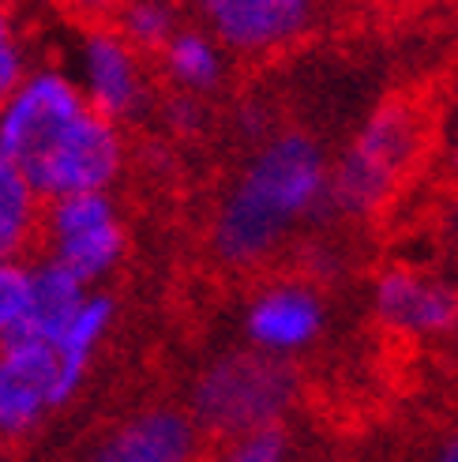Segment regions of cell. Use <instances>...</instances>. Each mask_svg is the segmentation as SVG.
I'll use <instances>...</instances> for the list:
<instances>
[{
  "mask_svg": "<svg viewBox=\"0 0 458 462\" xmlns=\"http://www.w3.org/2000/svg\"><path fill=\"white\" fill-rule=\"evenodd\" d=\"M331 189V158L301 128L270 132L225 184L211 218V252L229 271H252L319 218Z\"/></svg>",
  "mask_w": 458,
  "mask_h": 462,
  "instance_id": "cell-1",
  "label": "cell"
},
{
  "mask_svg": "<svg viewBox=\"0 0 458 462\" xmlns=\"http://www.w3.org/2000/svg\"><path fill=\"white\" fill-rule=\"evenodd\" d=\"M297 395H301V376L293 361L267 357L244 346V350L218 354L199 368L185 410L203 436L225 444L244 432L282 425Z\"/></svg>",
  "mask_w": 458,
  "mask_h": 462,
  "instance_id": "cell-2",
  "label": "cell"
},
{
  "mask_svg": "<svg viewBox=\"0 0 458 462\" xmlns=\"http://www.w3.org/2000/svg\"><path fill=\"white\" fill-rule=\"evenodd\" d=\"M425 147V117L414 102H383L331 162L327 207L342 218H369L391 199Z\"/></svg>",
  "mask_w": 458,
  "mask_h": 462,
  "instance_id": "cell-3",
  "label": "cell"
},
{
  "mask_svg": "<svg viewBox=\"0 0 458 462\" xmlns=\"http://www.w3.org/2000/svg\"><path fill=\"white\" fill-rule=\"evenodd\" d=\"M38 245L45 260L76 274L87 290H98L124 263L128 229L113 192H83L45 203Z\"/></svg>",
  "mask_w": 458,
  "mask_h": 462,
  "instance_id": "cell-4",
  "label": "cell"
},
{
  "mask_svg": "<svg viewBox=\"0 0 458 462\" xmlns=\"http://www.w3.org/2000/svg\"><path fill=\"white\" fill-rule=\"evenodd\" d=\"M128 166V143L121 125L87 109L60 140L27 170L34 192L50 203L83 192H113Z\"/></svg>",
  "mask_w": 458,
  "mask_h": 462,
  "instance_id": "cell-5",
  "label": "cell"
},
{
  "mask_svg": "<svg viewBox=\"0 0 458 462\" xmlns=\"http://www.w3.org/2000/svg\"><path fill=\"white\" fill-rule=\"evenodd\" d=\"M90 106L64 68H31L0 102V151L27 173Z\"/></svg>",
  "mask_w": 458,
  "mask_h": 462,
  "instance_id": "cell-6",
  "label": "cell"
},
{
  "mask_svg": "<svg viewBox=\"0 0 458 462\" xmlns=\"http://www.w3.org/2000/svg\"><path fill=\"white\" fill-rule=\"evenodd\" d=\"M68 76L76 79L79 95L90 109L121 128L132 121H143L158 102L143 53H135L109 27H90L79 34L76 53H72V72Z\"/></svg>",
  "mask_w": 458,
  "mask_h": 462,
  "instance_id": "cell-7",
  "label": "cell"
},
{
  "mask_svg": "<svg viewBox=\"0 0 458 462\" xmlns=\"http://www.w3.org/2000/svg\"><path fill=\"white\" fill-rule=\"evenodd\" d=\"M60 406L53 346L23 335L8 338L0 346V440H27Z\"/></svg>",
  "mask_w": 458,
  "mask_h": 462,
  "instance_id": "cell-8",
  "label": "cell"
},
{
  "mask_svg": "<svg viewBox=\"0 0 458 462\" xmlns=\"http://www.w3.org/2000/svg\"><path fill=\"white\" fill-rule=\"evenodd\" d=\"M244 342L267 357H297L319 342L327 328V305L308 282H267L244 305Z\"/></svg>",
  "mask_w": 458,
  "mask_h": 462,
  "instance_id": "cell-9",
  "label": "cell"
},
{
  "mask_svg": "<svg viewBox=\"0 0 458 462\" xmlns=\"http://www.w3.org/2000/svg\"><path fill=\"white\" fill-rule=\"evenodd\" d=\"M203 432L180 406H147L117 421L83 462H199Z\"/></svg>",
  "mask_w": 458,
  "mask_h": 462,
  "instance_id": "cell-10",
  "label": "cell"
},
{
  "mask_svg": "<svg viewBox=\"0 0 458 462\" xmlns=\"http://www.w3.org/2000/svg\"><path fill=\"white\" fill-rule=\"evenodd\" d=\"M372 316L395 335L444 338L458 331V290L428 274L391 267L372 282Z\"/></svg>",
  "mask_w": 458,
  "mask_h": 462,
  "instance_id": "cell-11",
  "label": "cell"
},
{
  "mask_svg": "<svg viewBox=\"0 0 458 462\" xmlns=\"http://www.w3.org/2000/svg\"><path fill=\"white\" fill-rule=\"evenodd\" d=\"M199 27L207 31L225 53L267 57L279 45L293 42L279 0H192Z\"/></svg>",
  "mask_w": 458,
  "mask_h": 462,
  "instance_id": "cell-12",
  "label": "cell"
},
{
  "mask_svg": "<svg viewBox=\"0 0 458 462\" xmlns=\"http://www.w3.org/2000/svg\"><path fill=\"white\" fill-rule=\"evenodd\" d=\"M117 319V301L102 290H90L83 309L76 312V319L68 323V331L53 342V354H57V380H60V402L68 406L72 402L87 376H90V365H95L102 342Z\"/></svg>",
  "mask_w": 458,
  "mask_h": 462,
  "instance_id": "cell-13",
  "label": "cell"
},
{
  "mask_svg": "<svg viewBox=\"0 0 458 462\" xmlns=\"http://www.w3.org/2000/svg\"><path fill=\"white\" fill-rule=\"evenodd\" d=\"M87 293L90 290L76 274H68L60 263L41 256L38 263H31V290H27V309H23L19 335L53 346L68 331V323L76 319V312L83 309Z\"/></svg>",
  "mask_w": 458,
  "mask_h": 462,
  "instance_id": "cell-14",
  "label": "cell"
},
{
  "mask_svg": "<svg viewBox=\"0 0 458 462\" xmlns=\"http://www.w3.org/2000/svg\"><path fill=\"white\" fill-rule=\"evenodd\" d=\"M158 60H162V79L169 83V90L196 98L222 90L229 76V53L203 27H180L158 53Z\"/></svg>",
  "mask_w": 458,
  "mask_h": 462,
  "instance_id": "cell-15",
  "label": "cell"
},
{
  "mask_svg": "<svg viewBox=\"0 0 458 462\" xmlns=\"http://www.w3.org/2000/svg\"><path fill=\"white\" fill-rule=\"evenodd\" d=\"M45 199L31 177L0 151V263H27V252L41 241Z\"/></svg>",
  "mask_w": 458,
  "mask_h": 462,
  "instance_id": "cell-16",
  "label": "cell"
},
{
  "mask_svg": "<svg viewBox=\"0 0 458 462\" xmlns=\"http://www.w3.org/2000/svg\"><path fill=\"white\" fill-rule=\"evenodd\" d=\"M180 27L185 19L177 0H121L117 5V34L143 57L162 53Z\"/></svg>",
  "mask_w": 458,
  "mask_h": 462,
  "instance_id": "cell-17",
  "label": "cell"
},
{
  "mask_svg": "<svg viewBox=\"0 0 458 462\" xmlns=\"http://www.w3.org/2000/svg\"><path fill=\"white\" fill-rule=\"evenodd\" d=\"M215 462H289V436L282 425L244 432L237 440H225Z\"/></svg>",
  "mask_w": 458,
  "mask_h": 462,
  "instance_id": "cell-18",
  "label": "cell"
},
{
  "mask_svg": "<svg viewBox=\"0 0 458 462\" xmlns=\"http://www.w3.org/2000/svg\"><path fill=\"white\" fill-rule=\"evenodd\" d=\"M31 290V263H0V346L19 335Z\"/></svg>",
  "mask_w": 458,
  "mask_h": 462,
  "instance_id": "cell-19",
  "label": "cell"
},
{
  "mask_svg": "<svg viewBox=\"0 0 458 462\" xmlns=\"http://www.w3.org/2000/svg\"><path fill=\"white\" fill-rule=\"evenodd\" d=\"M154 109H158L162 128H169L173 135H185V140H192V135H199L203 128H207V102L196 98V95L169 90L162 102H154Z\"/></svg>",
  "mask_w": 458,
  "mask_h": 462,
  "instance_id": "cell-20",
  "label": "cell"
},
{
  "mask_svg": "<svg viewBox=\"0 0 458 462\" xmlns=\"http://www.w3.org/2000/svg\"><path fill=\"white\" fill-rule=\"evenodd\" d=\"M27 72H31V68H27V50H23V42L15 38L8 45H0V102L12 95Z\"/></svg>",
  "mask_w": 458,
  "mask_h": 462,
  "instance_id": "cell-21",
  "label": "cell"
},
{
  "mask_svg": "<svg viewBox=\"0 0 458 462\" xmlns=\"http://www.w3.org/2000/svg\"><path fill=\"white\" fill-rule=\"evenodd\" d=\"M319 5H324V0H279L282 19H286V27H289L293 38H301L312 27V23H316Z\"/></svg>",
  "mask_w": 458,
  "mask_h": 462,
  "instance_id": "cell-22",
  "label": "cell"
},
{
  "mask_svg": "<svg viewBox=\"0 0 458 462\" xmlns=\"http://www.w3.org/2000/svg\"><path fill=\"white\" fill-rule=\"evenodd\" d=\"M432 462H458V432H451L447 440L432 451Z\"/></svg>",
  "mask_w": 458,
  "mask_h": 462,
  "instance_id": "cell-23",
  "label": "cell"
},
{
  "mask_svg": "<svg viewBox=\"0 0 458 462\" xmlns=\"http://www.w3.org/2000/svg\"><path fill=\"white\" fill-rule=\"evenodd\" d=\"M64 5H72L79 12H105L109 5H117V0H64Z\"/></svg>",
  "mask_w": 458,
  "mask_h": 462,
  "instance_id": "cell-24",
  "label": "cell"
},
{
  "mask_svg": "<svg viewBox=\"0 0 458 462\" xmlns=\"http://www.w3.org/2000/svg\"><path fill=\"white\" fill-rule=\"evenodd\" d=\"M8 42H15V31H12V15H8V8L0 5V45H8Z\"/></svg>",
  "mask_w": 458,
  "mask_h": 462,
  "instance_id": "cell-25",
  "label": "cell"
},
{
  "mask_svg": "<svg viewBox=\"0 0 458 462\" xmlns=\"http://www.w3.org/2000/svg\"><path fill=\"white\" fill-rule=\"evenodd\" d=\"M0 462H5V440H0Z\"/></svg>",
  "mask_w": 458,
  "mask_h": 462,
  "instance_id": "cell-26",
  "label": "cell"
}]
</instances>
